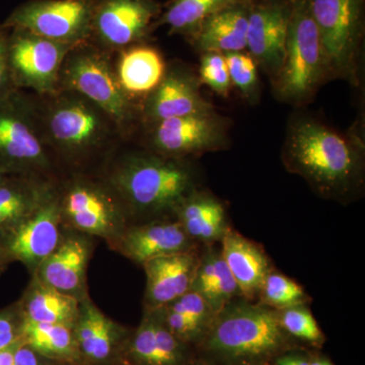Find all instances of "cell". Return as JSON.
<instances>
[{"label": "cell", "mask_w": 365, "mask_h": 365, "mask_svg": "<svg viewBox=\"0 0 365 365\" xmlns=\"http://www.w3.org/2000/svg\"><path fill=\"white\" fill-rule=\"evenodd\" d=\"M282 160L288 172L304 178L323 198L347 202L364 188V143L317 120L292 122Z\"/></svg>", "instance_id": "6da1fadb"}, {"label": "cell", "mask_w": 365, "mask_h": 365, "mask_svg": "<svg viewBox=\"0 0 365 365\" xmlns=\"http://www.w3.org/2000/svg\"><path fill=\"white\" fill-rule=\"evenodd\" d=\"M198 346L215 365H268L294 347L276 309L242 297L215 314Z\"/></svg>", "instance_id": "7a4b0ae2"}, {"label": "cell", "mask_w": 365, "mask_h": 365, "mask_svg": "<svg viewBox=\"0 0 365 365\" xmlns=\"http://www.w3.org/2000/svg\"><path fill=\"white\" fill-rule=\"evenodd\" d=\"M196 172L182 158L137 153L118 165L112 184L118 194L140 213L174 211L197 189Z\"/></svg>", "instance_id": "3957f363"}, {"label": "cell", "mask_w": 365, "mask_h": 365, "mask_svg": "<svg viewBox=\"0 0 365 365\" xmlns=\"http://www.w3.org/2000/svg\"><path fill=\"white\" fill-rule=\"evenodd\" d=\"M45 97V106H35L41 136L66 155L81 157L100 150L120 130L104 110L78 93L57 91Z\"/></svg>", "instance_id": "277c9868"}, {"label": "cell", "mask_w": 365, "mask_h": 365, "mask_svg": "<svg viewBox=\"0 0 365 365\" xmlns=\"http://www.w3.org/2000/svg\"><path fill=\"white\" fill-rule=\"evenodd\" d=\"M326 79L328 71L318 28L307 0H294L284 59L272 81L274 93L281 101L302 104Z\"/></svg>", "instance_id": "5b68a950"}, {"label": "cell", "mask_w": 365, "mask_h": 365, "mask_svg": "<svg viewBox=\"0 0 365 365\" xmlns=\"http://www.w3.org/2000/svg\"><path fill=\"white\" fill-rule=\"evenodd\" d=\"M58 91L88 98L114 120L120 130L135 120V106L122 88L116 68L104 51L88 42L67 53L59 72Z\"/></svg>", "instance_id": "8992f818"}, {"label": "cell", "mask_w": 365, "mask_h": 365, "mask_svg": "<svg viewBox=\"0 0 365 365\" xmlns=\"http://www.w3.org/2000/svg\"><path fill=\"white\" fill-rule=\"evenodd\" d=\"M318 28L328 78L359 83L365 0H307Z\"/></svg>", "instance_id": "52a82bcc"}, {"label": "cell", "mask_w": 365, "mask_h": 365, "mask_svg": "<svg viewBox=\"0 0 365 365\" xmlns=\"http://www.w3.org/2000/svg\"><path fill=\"white\" fill-rule=\"evenodd\" d=\"M96 0H30L21 4L2 24L46 39L76 46L91 39Z\"/></svg>", "instance_id": "ba28073f"}, {"label": "cell", "mask_w": 365, "mask_h": 365, "mask_svg": "<svg viewBox=\"0 0 365 365\" xmlns=\"http://www.w3.org/2000/svg\"><path fill=\"white\" fill-rule=\"evenodd\" d=\"M35 105L16 91L0 100V170L26 172L47 165Z\"/></svg>", "instance_id": "9c48e42d"}, {"label": "cell", "mask_w": 365, "mask_h": 365, "mask_svg": "<svg viewBox=\"0 0 365 365\" xmlns=\"http://www.w3.org/2000/svg\"><path fill=\"white\" fill-rule=\"evenodd\" d=\"M73 47L21 29H9V63L16 88H30L41 96L56 93L60 69Z\"/></svg>", "instance_id": "30bf717a"}, {"label": "cell", "mask_w": 365, "mask_h": 365, "mask_svg": "<svg viewBox=\"0 0 365 365\" xmlns=\"http://www.w3.org/2000/svg\"><path fill=\"white\" fill-rule=\"evenodd\" d=\"M230 120L216 110L163 120L153 125L151 146L158 155L182 158L227 150Z\"/></svg>", "instance_id": "8fae6325"}, {"label": "cell", "mask_w": 365, "mask_h": 365, "mask_svg": "<svg viewBox=\"0 0 365 365\" xmlns=\"http://www.w3.org/2000/svg\"><path fill=\"white\" fill-rule=\"evenodd\" d=\"M160 14L157 0H96L91 39L106 49H126L148 37Z\"/></svg>", "instance_id": "7c38bea8"}, {"label": "cell", "mask_w": 365, "mask_h": 365, "mask_svg": "<svg viewBox=\"0 0 365 365\" xmlns=\"http://www.w3.org/2000/svg\"><path fill=\"white\" fill-rule=\"evenodd\" d=\"M292 9L294 0H251L246 51L272 81L282 67Z\"/></svg>", "instance_id": "4fadbf2b"}, {"label": "cell", "mask_w": 365, "mask_h": 365, "mask_svg": "<svg viewBox=\"0 0 365 365\" xmlns=\"http://www.w3.org/2000/svg\"><path fill=\"white\" fill-rule=\"evenodd\" d=\"M200 88L198 76L187 67L167 68L162 81L144 100V121L155 125L163 120L215 110Z\"/></svg>", "instance_id": "5bb4252c"}, {"label": "cell", "mask_w": 365, "mask_h": 365, "mask_svg": "<svg viewBox=\"0 0 365 365\" xmlns=\"http://www.w3.org/2000/svg\"><path fill=\"white\" fill-rule=\"evenodd\" d=\"M199 256L196 252L165 255L143 263L148 311L160 309L191 289Z\"/></svg>", "instance_id": "9a60e30c"}, {"label": "cell", "mask_w": 365, "mask_h": 365, "mask_svg": "<svg viewBox=\"0 0 365 365\" xmlns=\"http://www.w3.org/2000/svg\"><path fill=\"white\" fill-rule=\"evenodd\" d=\"M59 203L51 196L14 230L9 252L28 265L39 266L59 245Z\"/></svg>", "instance_id": "2e32d148"}, {"label": "cell", "mask_w": 365, "mask_h": 365, "mask_svg": "<svg viewBox=\"0 0 365 365\" xmlns=\"http://www.w3.org/2000/svg\"><path fill=\"white\" fill-rule=\"evenodd\" d=\"M196 244L175 220L130 228L122 237L121 248L131 260L143 264L165 255L195 252Z\"/></svg>", "instance_id": "e0dca14e"}, {"label": "cell", "mask_w": 365, "mask_h": 365, "mask_svg": "<svg viewBox=\"0 0 365 365\" xmlns=\"http://www.w3.org/2000/svg\"><path fill=\"white\" fill-rule=\"evenodd\" d=\"M251 0L225 7L209 16L190 38L197 51L202 53L245 52Z\"/></svg>", "instance_id": "ac0fdd59"}, {"label": "cell", "mask_w": 365, "mask_h": 365, "mask_svg": "<svg viewBox=\"0 0 365 365\" xmlns=\"http://www.w3.org/2000/svg\"><path fill=\"white\" fill-rule=\"evenodd\" d=\"M62 210L76 227L90 234L111 235L120 223L119 210L111 198L86 182L72 185L64 197Z\"/></svg>", "instance_id": "d6986e66"}, {"label": "cell", "mask_w": 365, "mask_h": 365, "mask_svg": "<svg viewBox=\"0 0 365 365\" xmlns=\"http://www.w3.org/2000/svg\"><path fill=\"white\" fill-rule=\"evenodd\" d=\"M220 244L223 259L237 281L242 297L255 302L262 283L272 269L267 255L258 244L232 228L225 232Z\"/></svg>", "instance_id": "ffe728a7"}, {"label": "cell", "mask_w": 365, "mask_h": 365, "mask_svg": "<svg viewBox=\"0 0 365 365\" xmlns=\"http://www.w3.org/2000/svg\"><path fill=\"white\" fill-rule=\"evenodd\" d=\"M177 220L195 242H222L230 230L225 204L208 191L195 189L175 208Z\"/></svg>", "instance_id": "44dd1931"}, {"label": "cell", "mask_w": 365, "mask_h": 365, "mask_svg": "<svg viewBox=\"0 0 365 365\" xmlns=\"http://www.w3.org/2000/svg\"><path fill=\"white\" fill-rule=\"evenodd\" d=\"M131 354L139 365H188V344L163 325L158 309L148 311L134 335Z\"/></svg>", "instance_id": "7402d4cb"}, {"label": "cell", "mask_w": 365, "mask_h": 365, "mask_svg": "<svg viewBox=\"0 0 365 365\" xmlns=\"http://www.w3.org/2000/svg\"><path fill=\"white\" fill-rule=\"evenodd\" d=\"M88 247L83 240L71 237L38 266L39 280L64 294H78L85 280Z\"/></svg>", "instance_id": "603a6c76"}, {"label": "cell", "mask_w": 365, "mask_h": 365, "mask_svg": "<svg viewBox=\"0 0 365 365\" xmlns=\"http://www.w3.org/2000/svg\"><path fill=\"white\" fill-rule=\"evenodd\" d=\"M116 71L122 88L131 98L146 97L162 81L167 66L158 49L137 45L121 50Z\"/></svg>", "instance_id": "cb8c5ba5"}, {"label": "cell", "mask_w": 365, "mask_h": 365, "mask_svg": "<svg viewBox=\"0 0 365 365\" xmlns=\"http://www.w3.org/2000/svg\"><path fill=\"white\" fill-rule=\"evenodd\" d=\"M78 299L37 281L26 297L25 319L71 327L78 318Z\"/></svg>", "instance_id": "d4e9b609"}, {"label": "cell", "mask_w": 365, "mask_h": 365, "mask_svg": "<svg viewBox=\"0 0 365 365\" xmlns=\"http://www.w3.org/2000/svg\"><path fill=\"white\" fill-rule=\"evenodd\" d=\"M50 196L32 182L6 177L0 185V228L18 227Z\"/></svg>", "instance_id": "484cf974"}, {"label": "cell", "mask_w": 365, "mask_h": 365, "mask_svg": "<svg viewBox=\"0 0 365 365\" xmlns=\"http://www.w3.org/2000/svg\"><path fill=\"white\" fill-rule=\"evenodd\" d=\"M76 343L86 357L102 361L111 355L116 331L114 324L93 304L79 309L76 319Z\"/></svg>", "instance_id": "4316f807"}, {"label": "cell", "mask_w": 365, "mask_h": 365, "mask_svg": "<svg viewBox=\"0 0 365 365\" xmlns=\"http://www.w3.org/2000/svg\"><path fill=\"white\" fill-rule=\"evenodd\" d=\"M247 0H173L165 13L160 14L155 29L169 26L170 35L193 37L206 19L217 11Z\"/></svg>", "instance_id": "83f0119b"}, {"label": "cell", "mask_w": 365, "mask_h": 365, "mask_svg": "<svg viewBox=\"0 0 365 365\" xmlns=\"http://www.w3.org/2000/svg\"><path fill=\"white\" fill-rule=\"evenodd\" d=\"M23 335L26 343L35 351L52 357L71 356L73 353L74 341L71 327L59 324L24 322Z\"/></svg>", "instance_id": "f1b7e54d"}, {"label": "cell", "mask_w": 365, "mask_h": 365, "mask_svg": "<svg viewBox=\"0 0 365 365\" xmlns=\"http://www.w3.org/2000/svg\"><path fill=\"white\" fill-rule=\"evenodd\" d=\"M258 299L259 304L274 309L307 304L309 300V295L299 283L273 268L262 283Z\"/></svg>", "instance_id": "f546056e"}, {"label": "cell", "mask_w": 365, "mask_h": 365, "mask_svg": "<svg viewBox=\"0 0 365 365\" xmlns=\"http://www.w3.org/2000/svg\"><path fill=\"white\" fill-rule=\"evenodd\" d=\"M281 328L292 339L321 347L325 336L317 323L307 304L276 309Z\"/></svg>", "instance_id": "4dcf8cb0"}, {"label": "cell", "mask_w": 365, "mask_h": 365, "mask_svg": "<svg viewBox=\"0 0 365 365\" xmlns=\"http://www.w3.org/2000/svg\"><path fill=\"white\" fill-rule=\"evenodd\" d=\"M225 57L232 85L246 100H256L259 97V76L255 60L247 52L227 53Z\"/></svg>", "instance_id": "1f68e13d"}, {"label": "cell", "mask_w": 365, "mask_h": 365, "mask_svg": "<svg viewBox=\"0 0 365 365\" xmlns=\"http://www.w3.org/2000/svg\"><path fill=\"white\" fill-rule=\"evenodd\" d=\"M242 297L237 281L227 267L222 254V248L216 256V270L212 287L204 297L215 314L222 311L225 304L235 297Z\"/></svg>", "instance_id": "d6a6232c"}, {"label": "cell", "mask_w": 365, "mask_h": 365, "mask_svg": "<svg viewBox=\"0 0 365 365\" xmlns=\"http://www.w3.org/2000/svg\"><path fill=\"white\" fill-rule=\"evenodd\" d=\"M201 85L209 86L222 98H227L232 88L225 54L217 52L202 53L199 67Z\"/></svg>", "instance_id": "836d02e7"}, {"label": "cell", "mask_w": 365, "mask_h": 365, "mask_svg": "<svg viewBox=\"0 0 365 365\" xmlns=\"http://www.w3.org/2000/svg\"><path fill=\"white\" fill-rule=\"evenodd\" d=\"M165 307L205 327L207 330L216 314L203 297L191 289L179 299L167 304Z\"/></svg>", "instance_id": "e575fe53"}, {"label": "cell", "mask_w": 365, "mask_h": 365, "mask_svg": "<svg viewBox=\"0 0 365 365\" xmlns=\"http://www.w3.org/2000/svg\"><path fill=\"white\" fill-rule=\"evenodd\" d=\"M163 325L167 327L175 337L181 340L186 344H197L201 342L204 335L207 332L205 327L199 325L195 322L187 319L181 314L176 313L168 307H163L158 309Z\"/></svg>", "instance_id": "d590c367"}, {"label": "cell", "mask_w": 365, "mask_h": 365, "mask_svg": "<svg viewBox=\"0 0 365 365\" xmlns=\"http://www.w3.org/2000/svg\"><path fill=\"white\" fill-rule=\"evenodd\" d=\"M9 29H0V100L9 97L18 88L14 86L9 63Z\"/></svg>", "instance_id": "8d00e7d4"}, {"label": "cell", "mask_w": 365, "mask_h": 365, "mask_svg": "<svg viewBox=\"0 0 365 365\" xmlns=\"http://www.w3.org/2000/svg\"><path fill=\"white\" fill-rule=\"evenodd\" d=\"M16 328L9 314H0V351L16 344Z\"/></svg>", "instance_id": "74e56055"}, {"label": "cell", "mask_w": 365, "mask_h": 365, "mask_svg": "<svg viewBox=\"0 0 365 365\" xmlns=\"http://www.w3.org/2000/svg\"><path fill=\"white\" fill-rule=\"evenodd\" d=\"M311 354L292 349L279 355L274 362L275 365H309Z\"/></svg>", "instance_id": "f35d334b"}, {"label": "cell", "mask_w": 365, "mask_h": 365, "mask_svg": "<svg viewBox=\"0 0 365 365\" xmlns=\"http://www.w3.org/2000/svg\"><path fill=\"white\" fill-rule=\"evenodd\" d=\"M13 365H39V360L30 346H16Z\"/></svg>", "instance_id": "ab89813d"}, {"label": "cell", "mask_w": 365, "mask_h": 365, "mask_svg": "<svg viewBox=\"0 0 365 365\" xmlns=\"http://www.w3.org/2000/svg\"><path fill=\"white\" fill-rule=\"evenodd\" d=\"M16 345L14 344L0 351V365H13L14 354Z\"/></svg>", "instance_id": "60d3db41"}, {"label": "cell", "mask_w": 365, "mask_h": 365, "mask_svg": "<svg viewBox=\"0 0 365 365\" xmlns=\"http://www.w3.org/2000/svg\"><path fill=\"white\" fill-rule=\"evenodd\" d=\"M309 365H334L330 359L326 357L321 356V355L311 354V360H309Z\"/></svg>", "instance_id": "b9f144b4"}, {"label": "cell", "mask_w": 365, "mask_h": 365, "mask_svg": "<svg viewBox=\"0 0 365 365\" xmlns=\"http://www.w3.org/2000/svg\"><path fill=\"white\" fill-rule=\"evenodd\" d=\"M191 365H215V364H210V362H207V361H205V360L201 359V360H199V361L195 362V364H193Z\"/></svg>", "instance_id": "7bdbcfd3"}, {"label": "cell", "mask_w": 365, "mask_h": 365, "mask_svg": "<svg viewBox=\"0 0 365 365\" xmlns=\"http://www.w3.org/2000/svg\"><path fill=\"white\" fill-rule=\"evenodd\" d=\"M7 177V175L4 174V173H2L1 170H0V185L2 184V182L6 180V178Z\"/></svg>", "instance_id": "ee69618b"}, {"label": "cell", "mask_w": 365, "mask_h": 365, "mask_svg": "<svg viewBox=\"0 0 365 365\" xmlns=\"http://www.w3.org/2000/svg\"><path fill=\"white\" fill-rule=\"evenodd\" d=\"M1 255H2V251H1V249H0V257H1Z\"/></svg>", "instance_id": "f6af8a7d"}, {"label": "cell", "mask_w": 365, "mask_h": 365, "mask_svg": "<svg viewBox=\"0 0 365 365\" xmlns=\"http://www.w3.org/2000/svg\"><path fill=\"white\" fill-rule=\"evenodd\" d=\"M2 25H0V29H1Z\"/></svg>", "instance_id": "bcb514c9"}]
</instances>
